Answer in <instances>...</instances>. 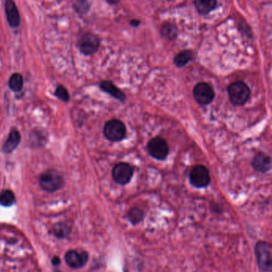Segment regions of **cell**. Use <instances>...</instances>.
I'll list each match as a JSON object with an SVG mask.
<instances>
[{"label":"cell","instance_id":"2e32d148","mask_svg":"<svg viewBox=\"0 0 272 272\" xmlns=\"http://www.w3.org/2000/svg\"><path fill=\"white\" fill-rule=\"evenodd\" d=\"M192 57H193V53L190 50H183L175 56L173 63L176 67L182 68L187 65L188 63L192 60Z\"/></svg>","mask_w":272,"mask_h":272},{"label":"cell","instance_id":"5b68a950","mask_svg":"<svg viewBox=\"0 0 272 272\" xmlns=\"http://www.w3.org/2000/svg\"><path fill=\"white\" fill-rule=\"evenodd\" d=\"M210 173L208 169L204 165H196L189 173V182L193 187L204 189L209 185Z\"/></svg>","mask_w":272,"mask_h":272},{"label":"cell","instance_id":"6da1fadb","mask_svg":"<svg viewBox=\"0 0 272 272\" xmlns=\"http://www.w3.org/2000/svg\"><path fill=\"white\" fill-rule=\"evenodd\" d=\"M228 94L230 101L234 106H244L250 98L251 90L246 83L238 81L228 86Z\"/></svg>","mask_w":272,"mask_h":272},{"label":"cell","instance_id":"44dd1931","mask_svg":"<svg viewBox=\"0 0 272 272\" xmlns=\"http://www.w3.org/2000/svg\"><path fill=\"white\" fill-rule=\"evenodd\" d=\"M54 95L64 102H69L70 100V95H69L68 91L63 85H57L55 92H54Z\"/></svg>","mask_w":272,"mask_h":272},{"label":"cell","instance_id":"5bb4252c","mask_svg":"<svg viewBox=\"0 0 272 272\" xmlns=\"http://www.w3.org/2000/svg\"><path fill=\"white\" fill-rule=\"evenodd\" d=\"M100 88L104 92L107 93L108 95H111L120 102H124L126 97L124 93L116 86L113 82L109 81H102L100 83Z\"/></svg>","mask_w":272,"mask_h":272},{"label":"cell","instance_id":"30bf717a","mask_svg":"<svg viewBox=\"0 0 272 272\" xmlns=\"http://www.w3.org/2000/svg\"><path fill=\"white\" fill-rule=\"evenodd\" d=\"M66 262L70 267L77 269L83 267L88 260V254L86 252H79L76 251H70L66 254Z\"/></svg>","mask_w":272,"mask_h":272},{"label":"cell","instance_id":"7a4b0ae2","mask_svg":"<svg viewBox=\"0 0 272 272\" xmlns=\"http://www.w3.org/2000/svg\"><path fill=\"white\" fill-rule=\"evenodd\" d=\"M39 185L46 192L54 193L63 187L64 180L59 172L54 169H49L40 176Z\"/></svg>","mask_w":272,"mask_h":272},{"label":"cell","instance_id":"8fae6325","mask_svg":"<svg viewBox=\"0 0 272 272\" xmlns=\"http://www.w3.org/2000/svg\"><path fill=\"white\" fill-rule=\"evenodd\" d=\"M7 20L11 27L16 28L20 24V15L16 4L13 1H7L5 4Z\"/></svg>","mask_w":272,"mask_h":272},{"label":"cell","instance_id":"cb8c5ba5","mask_svg":"<svg viewBox=\"0 0 272 272\" xmlns=\"http://www.w3.org/2000/svg\"><path fill=\"white\" fill-rule=\"evenodd\" d=\"M60 263V259L59 258L55 257L54 259H53V263H54V265H58Z\"/></svg>","mask_w":272,"mask_h":272},{"label":"cell","instance_id":"603a6c76","mask_svg":"<svg viewBox=\"0 0 272 272\" xmlns=\"http://www.w3.org/2000/svg\"><path fill=\"white\" fill-rule=\"evenodd\" d=\"M130 25H131L132 26H134V27H137V26H138L139 25H140V21L137 20V19H134V20H132L131 22H130Z\"/></svg>","mask_w":272,"mask_h":272},{"label":"cell","instance_id":"7c38bea8","mask_svg":"<svg viewBox=\"0 0 272 272\" xmlns=\"http://www.w3.org/2000/svg\"><path fill=\"white\" fill-rule=\"evenodd\" d=\"M252 165L254 169L257 172L266 173L270 169L271 161L268 155L263 153H259L252 160Z\"/></svg>","mask_w":272,"mask_h":272},{"label":"cell","instance_id":"277c9868","mask_svg":"<svg viewBox=\"0 0 272 272\" xmlns=\"http://www.w3.org/2000/svg\"><path fill=\"white\" fill-rule=\"evenodd\" d=\"M104 135L110 141L117 142L126 137V127L124 123L117 119L109 120L104 126Z\"/></svg>","mask_w":272,"mask_h":272},{"label":"cell","instance_id":"ba28073f","mask_svg":"<svg viewBox=\"0 0 272 272\" xmlns=\"http://www.w3.org/2000/svg\"><path fill=\"white\" fill-rule=\"evenodd\" d=\"M99 46H100L99 39L95 35L89 32L84 34L78 42L80 51L87 56L95 54L98 51Z\"/></svg>","mask_w":272,"mask_h":272},{"label":"cell","instance_id":"8992f818","mask_svg":"<svg viewBox=\"0 0 272 272\" xmlns=\"http://www.w3.org/2000/svg\"><path fill=\"white\" fill-rule=\"evenodd\" d=\"M193 95L196 102L202 106H206L213 102L215 98V92L210 84L199 82L193 89Z\"/></svg>","mask_w":272,"mask_h":272},{"label":"cell","instance_id":"e0dca14e","mask_svg":"<svg viewBox=\"0 0 272 272\" xmlns=\"http://www.w3.org/2000/svg\"><path fill=\"white\" fill-rule=\"evenodd\" d=\"M161 34L162 37L169 40H173L177 36V28L172 23L166 22L161 26Z\"/></svg>","mask_w":272,"mask_h":272},{"label":"cell","instance_id":"d6986e66","mask_svg":"<svg viewBox=\"0 0 272 272\" xmlns=\"http://www.w3.org/2000/svg\"><path fill=\"white\" fill-rule=\"evenodd\" d=\"M129 221L132 224L137 225L144 220V213L142 209L139 207H133L128 213Z\"/></svg>","mask_w":272,"mask_h":272},{"label":"cell","instance_id":"4fadbf2b","mask_svg":"<svg viewBox=\"0 0 272 272\" xmlns=\"http://www.w3.org/2000/svg\"><path fill=\"white\" fill-rule=\"evenodd\" d=\"M21 141V134L18 130L13 129L8 136L7 141L4 143L3 151L4 154H9L13 152L18 147Z\"/></svg>","mask_w":272,"mask_h":272},{"label":"cell","instance_id":"52a82bcc","mask_svg":"<svg viewBox=\"0 0 272 272\" xmlns=\"http://www.w3.org/2000/svg\"><path fill=\"white\" fill-rule=\"evenodd\" d=\"M134 176V169L128 163L117 164L112 170V177L116 183L120 185H126L130 183Z\"/></svg>","mask_w":272,"mask_h":272},{"label":"cell","instance_id":"ffe728a7","mask_svg":"<svg viewBox=\"0 0 272 272\" xmlns=\"http://www.w3.org/2000/svg\"><path fill=\"white\" fill-rule=\"evenodd\" d=\"M15 201V194L11 191H4V193L0 195V204H2L3 206L9 207L14 204Z\"/></svg>","mask_w":272,"mask_h":272},{"label":"cell","instance_id":"9a60e30c","mask_svg":"<svg viewBox=\"0 0 272 272\" xmlns=\"http://www.w3.org/2000/svg\"><path fill=\"white\" fill-rule=\"evenodd\" d=\"M195 8L199 14L202 15H208L210 12L214 11L217 8V2L215 0H208V1H201L196 0L194 2Z\"/></svg>","mask_w":272,"mask_h":272},{"label":"cell","instance_id":"9c48e42d","mask_svg":"<svg viewBox=\"0 0 272 272\" xmlns=\"http://www.w3.org/2000/svg\"><path fill=\"white\" fill-rule=\"evenodd\" d=\"M150 156L157 160H165L169 154V146L166 141L161 137H154L148 144Z\"/></svg>","mask_w":272,"mask_h":272},{"label":"cell","instance_id":"3957f363","mask_svg":"<svg viewBox=\"0 0 272 272\" xmlns=\"http://www.w3.org/2000/svg\"><path fill=\"white\" fill-rule=\"evenodd\" d=\"M259 268L264 272L271 271V246L266 241H259L255 247Z\"/></svg>","mask_w":272,"mask_h":272},{"label":"cell","instance_id":"7402d4cb","mask_svg":"<svg viewBox=\"0 0 272 272\" xmlns=\"http://www.w3.org/2000/svg\"><path fill=\"white\" fill-rule=\"evenodd\" d=\"M88 4H89L88 2H77L76 4L74 6V8L77 11L80 12V14H85L89 11V8H83V6H86Z\"/></svg>","mask_w":272,"mask_h":272},{"label":"cell","instance_id":"ac0fdd59","mask_svg":"<svg viewBox=\"0 0 272 272\" xmlns=\"http://www.w3.org/2000/svg\"><path fill=\"white\" fill-rule=\"evenodd\" d=\"M9 87L14 92H20L23 88V78L20 74H12L9 79Z\"/></svg>","mask_w":272,"mask_h":272}]
</instances>
